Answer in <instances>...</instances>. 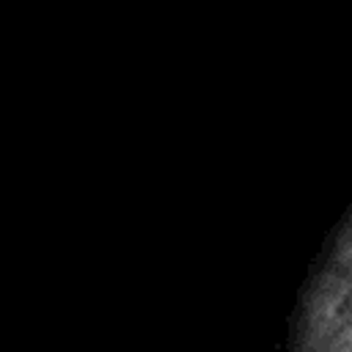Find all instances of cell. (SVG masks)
I'll use <instances>...</instances> for the list:
<instances>
[{"label":"cell","mask_w":352,"mask_h":352,"mask_svg":"<svg viewBox=\"0 0 352 352\" xmlns=\"http://www.w3.org/2000/svg\"><path fill=\"white\" fill-rule=\"evenodd\" d=\"M283 352H352V195L300 280Z\"/></svg>","instance_id":"cell-1"}]
</instances>
